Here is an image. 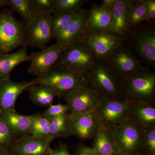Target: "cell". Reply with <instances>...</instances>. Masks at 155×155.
Segmentation results:
<instances>
[{"mask_svg":"<svg viewBox=\"0 0 155 155\" xmlns=\"http://www.w3.org/2000/svg\"><path fill=\"white\" fill-rule=\"evenodd\" d=\"M120 82L122 98L155 104V72L144 67Z\"/></svg>","mask_w":155,"mask_h":155,"instance_id":"obj_1","label":"cell"},{"mask_svg":"<svg viewBox=\"0 0 155 155\" xmlns=\"http://www.w3.org/2000/svg\"><path fill=\"white\" fill-rule=\"evenodd\" d=\"M125 42L143 63L149 67H155L154 23H143L130 31Z\"/></svg>","mask_w":155,"mask_h":155,"instance_id":"obj_2","label":"cell"},{"mask_svg":"<svg viewBox=\"0 0 155 155\" xmlns=\"http://www.w3.org/2000/svg\"><path fill=\"white\" fill-rule=\"evenodd\" d=\"M33 80L34 85L44 84L51 87L59 98H64L77 87L87 85L85 76L74 74L57 64L44 75Z\"/></svg>","mask_w":155,"mask_h":155,"instance_id":"obj_3","label":"cell"},{"mask_svg":"<svg viewBox=\"0 0 155 155\" xmlns=\"http://www.w3.org/2000/svg\"><path fill=\"white\" fill-rule=\"evenodd\" d=\"M87 85L101 97L122 99L120 81L103 61H97L85 76Z\"/></svg>","mask_w":155,"mask_h":155,"instance_id":"obj_4","label":"cell"},{"mask_svg":"<svg viewBox=\"0 0 155 155\" xmlns=\"http://www.w3.org/2000/svg\"><path fill=\"white\" fill-rule=\"evenodd\" d=\"M97 61L94 54L82 41L66 48L57 64L74 74L85 76Z\"/></svg>","mask_w":155,"mask_h":155,"instance_id":"obj_5","label":"cell"},{"mask_svg":"<svg viewBox=\"0 0 155 155\" xmlns=\"http://www.w3.org/2000/svg\"><path fill=\"white\" fill-rule=\"evenodd\" d=\"M25 38V25L15 18L11 11L0 12V55L24 47Z\"/></svg>","mask_w":155,"mask_h":155,"instance_id":"obj_6","label":"cell"},{"mask_svg":"<svg viewBox=\"0 0 155 155\" xmlns=\"http://www.w3.org/2000/svg\"><path fill=\"white\" fill-rule=\"evenodd\" d=\"M128 102L126 100L103 97L95 110L101 126L112 130L128 122Z\"/></svg>","mask_w":155,"mask_h":155,"instance_id":"obj_7","label":"cell"},{"mask_svg":"<svg viewBox=\"0 0 155 155\" xmlns=\"http://www.w3.org/2000/svg\"><path fill=\"white\" fill-rule=\"evenodd\" d=\"M119 81L123 80L144 67L125 42L104 61Z\"/></svg>","mask_w":155,"mask_h":155,"instance_id":"obj_8","label":"cell"},{"mask_svg":"<svg viewBox=\"0 0 155 155\" xmlns=\"http://www.w3.org/2000/svg\"><path fill=\"white\" fill-rule=\"evenodd\" d=\"M51 14L38 15L25 25V38L24 47H31L43 50L53 39Z\"/></svg>","mask_w":155,"mask_h":155,"instance_id":"obj_9","label":"cell"},{"mask_svg":"<svg viewBox=\"0 0 155 155\" xmlns=\"http://www.w3.org/2000/svg\"><path fill=\"white\" fill-rule=\"evenodd\" d=\"M125 39L113 32H88L83 41L94 54L97 61L104 62L125 42Z\"/></svg>","mask_w":155,"mask_h":155,"instance_id":"obj_10","label":"cell"},{"mask_svg":"<svg viewBox=\"0 0 155 155\" xmlns=\"http://www.w3.org/2000/svg\"><path fill=\"white\" fill-rule=\"evenodd\" d=\"M141 127L129 122L112 130L117 149L125 153L136 155L140 153Z\"/></svg>","mask_w":155,"mask_h":155,"instance_id":"obj_11","label":"cell"},{"mask_svg":"<svg viewBox=\"0 0 155 155\" xmlns=\"http://www.w3.org/2000/svg\"><path fill=\"white\" fill-rule=\"evenodd\" d=\"M101 97L88 85H82L77 87L64 99L70 113H80L95 111Z\"/></svg>","mask_w":155,"mask_h":155,"instance_id":"obj_12","label":"cell"},{"mask_svg":"<svg viewBox=\"0 0 155 155\" xmlns=\"http://www.w3.org/2000/svg\"><path fill=\"white\" fill-rule=\"evenodd\" d=\"M69 124L72 135L83 141L94 138L101 126L95 111L70 113Z\"/></svg>","mask_w":155,"mask_h":155,"instance_id":"obj_13","label":"cell"},{"mask_svg":"<svg viewBox=\"0 0 155 155\" xmlns=\"http://www.w3.org/2000/svg\"><path fill=\"white\" fill-rule=\"evenodd\" d=\"M65 49L56 42L41 51L31 53L29 55L30 65L28 72L37 77L44 75L58 63Z\"/></svg>","mask_w":155,"mask_h":155,"instance_id":"obj_14","label":"cell"},{"mask_svg":"<svg viewBox=\"0 0 155 155\" xmlns=\"http://www.w3.org/2000/svg\"><path fill=\"white\" fill-rule=\"evenodd\" d=\"M87 13V9H81L75 18L54 37L61 47L66 48L83 41L88 33L86 26Z\"/></svg>","mask_w":155,"mask_h":155,"instance_id":"obj_15","label":"cell"},{"mask_svg":"<svg viewBox=\"0 0 155 155\" xmlns=\"http://www.w3.org/2000/svg\"><path fill=\"white\" fill-rule=\"evenodd\" d=\"M51 143L48 138H39L28 134L19 137L9 150L16 155H47Z\"/></svg>","mask_w":155,"mask_h":155,"instance_id":"obj_16","label":"cell"},{"mask_svg":"<svg viewBox=\"0 0 155 155\" xmlns=\"http://www.w3.org/2000/svg\"><path fill=\"white\" fill-rule=\"evenodd\" d=\"M86 26L88 33L113 32L110 11L102 4L94 3L88 10Z\"/></svg>","mask_w":155,"mask_h":155,"instance_id":"obj_17","label":"cell"},{"mask_svg":"<svg viewBox=\"0 0 155 155\" xmlns=\"http://www.w3.org/2000/svg\"><path fill=\"white\" fill-rule=\"evenodd\" d=\"M34 85V80L19 82L11 78L0 81V110H15L16 101L19 96Z\"/></svg>","mask_w":155,"mask_h":155,"instance_id":"obj_18","label":"cell"},{"mask_svg":"<svg viewBox=\"0 0 155 155\" xmlns=\"http://www.w3.org/2000/svg\"><path fill=\"white\" fill-rule=\"evenodd\" d=\"M128 102V121L141 127L155 126V105Z\"/></svg>","mask_w":155,"mask_h":155,"instance_id":"obj_19","label":"cell"},{"mask_svg":"<svg viewBox=\"0 0 155 155\" xmlns=\"http://www.w3.org/2000/svg\"><path fill=\"white\" fill-rule=\"evenodd\" d=\"M132 0H116L110 11L114 33L126 39L130 34L128 11Z\"/></svg>","mask_w":155,"mask_h":155,"instance_id":"obj_20","label":"cell"},{"mask_svg":"<svg viewBox=\"0 0 155 155\" xmlns=\"http://www.w3.org/2000/svg\"><path fill=\"white\" fill-rule=\"evenodd\" d=\"M0 118L16 134L21 136L30 134L31 124L30 116L19 114L15 110H0Z\"/></svg>","mask_w":155,"mask_h":155,"instance_id":"obj_21","label":"cell"},{"mask_svg":"<svg viewBox=\"0 0 155 155\" xmlns=\"http://www.w3.org/2000/svg\"><path fill=\"white\" fill-rule=\"evenodd\" d=\"M26 47H22L14 52L0 55V81L11 78L12 71L19 64L29 61Z\"/></svg>","mask_w":155,"mask_h":155,"instance_id":"obj_22","label":"cell"},{"mask_svg":"<svg viewBox=\"0 0 155 155\" xmlns=\"http://www.w3.org/2000/svg\"><path fill=\"white\" fill-rule=\"evenodd\" d=\"M94 139L92 147L98 155H113L118 150L110 129L101 126Z\"/></svg>","mask_w":155,"mask_h":155,"instance_id":"obj_23","label":"cell"},{"mask_svg":"<svg viewBox=\"0 0 155 155\" xmlns=\"http://www.w3.org/2000/svg\"><path fill=\"white\" fill-rule=\"evenodd\" d=\"M29 92V98L31 101L41 107H49L58 97L55 91L51 87L46 84L31 85L27 90Z\"/></svg>","mask_w":155,"mask_h":155,"instance_id":"obj_24","label":"cell"},{"mask_svg":"<svg viewBox=\"0 0 155 155\" xmlns=\"http://www.w3.org/2000/svg\"><path fill=\"white\" fill-rule=\"evenodd\" d=\"M69 113L48 119L49 132L48 138L52 142L56 138L72 135L69 124Z\"/></svg>","mask_w":155,"mask_h":155,"instance_id":"obj_25","label":"cell"},{"mask_svg":"<svg viewBox=\"0 0 155 155\" xmlns=\"http://www.w3.org/2000/svg\"><path fill=\"white\" fill-rule=\"evenodd\" d=\"M147 20V8L144 0H132L128 11L130 32L146 22Z\"/></svg>","mask_w":155,"mask_h":155,"instance_id":"obj_26","label":"cell"},{"mask_svg":"<svg viewBox=\"0 0 155 155\" xmlns=\"http://www.w3.org/2000/svg\"><path fill=\"white\" fill-rule=\"evenodd\" d=\"M8 6L18 13L26 22V24L32 21L37 16L32 0H8Z\"/></svg>","mask_w":155,"mask_h":155,"instance_id":"obj_27","label":"cell"},{"mask_svg":"<svg viewBox=\"0 0 155 155\" xmlns=\"http://www.w3.org/2000/svg\"><path fill=\"white\" fill-rule=\"evenodd\" d=\"M31 118L30 135L39 138H48L49 132V121L41 114L31 115Z\"/></svg>","mask_w":155,"mask_h":155,"instance_id":"obj_28","label":"cell"},{"mask_svg":"<svg viewBox=\"0 0 155 155\" xmlns=\"http://www.w3.org/2000/svg\"><path fill=\"white\" fill-rule=\"evenodd\" d=\"M140 153L155 155V126L141 127Z\"/></svg>","mask_w":155,"mask_h":155,"instance_id":"obj_29","label":"cell"},{"mask_svg":"<svg viewBox=\"0 0 155 155\" xmlns=\"http://www.w3.org/2000/svg\"><path fill=\"white\" fill-rule=\"evenodd\" d=\"M88 2L87 0H55L53 14L78 12Z\"/></svg>","mask_w":155,"mask_h":155,"instance_id":"obj_30","label":"cell"},{"mask_svg":"<svg viewBox=\"0 0 155 155\" xmlns=\"http://www.w3.org/2000/svg\"><path fill=\"white\" fill-rule=\"evenodd\" d=\"M78 12L62 13L52 16L51 25L53 39L75 18Z\"/></svg>","mask_w":155,"mask_h":155,"instance_id":"obj_31","label":"cell"},{"mask_svg":"<svg viewBox=\"0 0 155 155\" xmlns=\"http://www.w3.org/2000/svg\"><path fill=\"white\" fill-rule=\"evenodd\" d=\"M0 118V148L9 149L19 137Z\"/></svg>","mask_w":155,"mask_h":155,"instance_id":"obj_32","label":"cell"},{"mask_svg":"<svg viewBox=\"0 0 155 155\" xmlns=\"http://www.w3.org/2000/svg\"><path fill=\"white\" fill-rule=\"evenodd\" d=\"M32 2L37 16L53 14L55 0H32Z\"/></svg>","mask_w":155,"mask_h":155,"instance_id":"obj_33","label":"cell"},{"mask_svg":"<svg viewBox=\"0 0 155 155\" xmlns=\"http://www.w3.org/2000/svg\"><path fill=\"white\" fill-rule=\"evenodd\" d=\"M69 112V108L67 105L58 104L48 107L47 109L41 114L45 118L48 119L55 116L67 114Z\"/></svg>","mask_w":155,"mask_h":155,"instance_id":"obj_34","label":"cell"},{"mask_svg":"<svg viewBox=\"0 0 155 155\" xmlns=\"http://www.w3.org/2000/svg\"><path fill=\"white\" fill-rule=\"evenodd\" d=\"M147 12V22L154 23L155 20V0H144Z\"/></svg>","mask_w":155,"mask_h":155,"instance_id":"obj_35","label":"cell"},{"mask_svg":"<svg viewBox=\"0 0 155 155\" xmlns=\"http://www.w3.org/2000/svg\"><path fill=\"white\" fill-rule=\"evenodd\" d=\"M76 155H98L93 147L86 146L82 143L78 145L76 149Z\"/></svg>","mask_w":155,"mask_h":155,"instance_id":"obj_36","label":"cell"},{"mask_svg":"<svg viewBox=\"0 0 155 155\" xmlns=\"http://www.w3.org/2000/svg\"><path fill=\"white\" fill-rule=\"evenodd\" d=\"M49 155H72L69 152L67 146L61 143L59 147L55 149L51 148L49 152Z\"/></svg>","mask_w":155,"mask_h":155,"instance_id":"obj_37","label":"cell"},{"mask_svg":"<svg viewBox=\"0 0 155 155\" xmlns=\"http://www.w3.org/2000/svg\"><path fill=\"white\" fill-rule=\"evenodd\" d=\"M116 1V0H104L102 4L110 11Z\"/></svg>","mask_w":155,"mask_h":155,"instance_id":"obj_38","label":"cell"},{"mask_svg":"<svg viewBox=\"0 0 155 155\" xmlns=\"http://www.w3.org/2000/svg\"><path fill=\"white\" fill-rule=\"evenodd\" d=\"M0 155H16L10 150L8 149L0 148Z\"/></svg>","mask_w":155,"mask_h":155,"instance_id":"obj_39","label":"cell"},{"mask_svg":"<svg viewBox=\"0 0 155 155\" xmlns=\"http://www.w3.org/2000/svg\"><path fill=\"white\" fill-rule=\"evenodd\" d=\"M8 5V0H0V8Z\"/></svg>","mask_w":155,"mask_h":155,"instance_id":"obj_40","label":"cell"},{"mask_svg":"<svg viewBox=\"0 0 155 155\" xmlns=\"http://www.w3.org/2000/svg\"><path fill=\"white\" fill-rule=\"evenodd\" d=\"M113 155H130L128 154L125 153H124L123 152H122L120 151L119 150H117V151L114 153Z\"/></svg>","mask_w":155,"mask_h":155,"instance_id":"obj_41","label":"cell"},{"mask_svg":"<svg viewBox=\"0 0 155 155\" xmlns=\"http://www.w3.org/2000/svg\"><path fill=\"white\" fill-rule=\"evenodd\" d=\"M136 155H145L143 154L142 153H139L138 154H137Z\"/></svg>","mask_w":155,"mask_h":155,"instance_id":"obj_42","label":"cell"},{"mask_svg":"<svg viewBox=\"0 0 155 155\" xmlns=\"http://www.w3.org/2000/svg\"><path fill=\"white\" fill-rule=\"evenodd\" d=\"M49 155V154H48V155Z\"/></svg>","mask_w":155,"mask_h":155,"instance_id":"obj_43","label":"cell"}]
</instances>
